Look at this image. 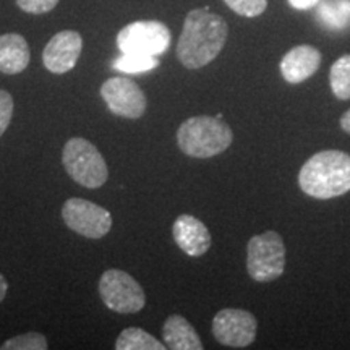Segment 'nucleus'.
Masks as SVG:
<instances>
[{"mask_svg":"<svg viewBox=\"0 0 350 350\" xmlns=\"http://www.w3.org/2000/svg\"><path fill=\"white\" fill-rule=\"evenodd\" d=\"M99 295L109 310L120 314L138 313L146 305L143 287L120 269H107L100 275Z\"/></svg>","mask_w":350,"mask_h":350,"instance_id":"obj_6","label":"nucleus"},{"mask_svg":"<svg viewBox=\"0 0 350 350\" xmlns=\"http://www.w3.org/2000/svg\"><path fill=\"white\" fill-rule=\"evenodd\" d=\"M286 269V245L278 232L253 235L247 245V271L256 282H273Z\"/></svg>","mask_w":350,"mask_h":350,"instance_id":"obj_5","label":"nucleus"},{"mask_svg":"<svg viewBox=\"0 0 350 350\" xmlns=\"http://www.w3.org/2000/svg\"><path fill=\"white\" fill-rule=\"evenodd\" d=\"M291 3L292 8L295 10H308V8L317 7L319 3V0H287Z\"/></svg>","mask_w":350,"mask_h":350,"instance_id":"obj_24","label":"nucleus"},{"mask_svg":"<svg viewBox=\"0 0 350 350\" xmlns=\"http://www.w3.org/2000/svg\"><path fill=\"white\" fill-rule=\"evenodd\" d=\"M299 185L305 195L331 200L350 191V156L339 150L319 151L300 169Z\"/></svg>","mask_w":350,"mask_h":350,"instance_id":"obj_2","label":"nucleus"},{"mask_svg":"<svg viewBox=\"0 0 350 350\" xmlns=\"http://www.w3.org/2000/svg\"><path fill=\"white\" fill-rule=\"evenodd\" d=\"M62 217L70 230L91 240L106 237L112 229V214L90 200L68 198L62 206Z\"/></svg>","mask_w":350,"mask_h":350,"instance_id":"obj_8","label":"nucleus"},{"mask_svg":"<svg viewBox=\"0 0 350 350\" xmlns=\"http://www.w3.org/2000/svg\"><path fill=\"white\" fill-rule=\"evenodd\" d=\"M100 96L109 111L124 119H139L146 112L148 100L143 90L125 77H113L104 81Z\"/></svg>","mask_w":350,"mask_h":350,"instance_id":"obj_10","label":"nucleus"},{"mask_svg":"<svg viewBox=\"0 0 350 350\" xmlns=\"http://www.w3.org/2000/svg\"><path fill=\"white\" fill-rule=\"evenodd\" d=\"M60 0H16L18 5L25 13L31 15H44V13L54 10Z\"/></svg>","mask_w":350,"mask_h":350,"instance_id":"obj_22","label":"nucleus"},{"mask_svg":"<svg viewBox=\"0 0 350 350\" xmlns=\"http://www.w3.org/2000/svg\"><path fill=\"white\" fill-rule=\"evenodd\" d=\"M163 339L167 349L172 350H203L198 332L182 314H170L163 326Z\"/></svg>","mask_w":350,"mask_h":350,"instance_id":"obj_15","label":"nucleus"},{"mask_svg":"<svg viewBox=\"0 0 350 350\" xmlns=\"http://www.w3.org/2000/svg\"><path fill=\"white\" fill-rule=\"evenodd\" d=\"M13 117V98L5 90H0V137L5 133Z\"/></svg>","mask_w":350,"mask_h":350,"instance_id":"obj_23","label":"nucleus"},{"mask_svg":"<svg viewBox=\"0 0 350 350\" xmlns=\"http://www.w3.org/2000/svg\"><path fill=\"white\" fill-rule=\"evenodd\" d=\"M49 347L46 336L41 332H26V334L15 336L0 345L2 350H46Z\"/></svg>","mask_w":350,"mask_h":350,"instance_id":"obj_20","label":"nucleus"},{"mask_svg":"<svg viewBox=\"0 0 350 350\" xmlns=\"http://www.w3.org/2000/svg\"><path fill=\"white\" fill-rule=\"evenodd\" d=\"M31 52L26 39L18 33L0 36V72L5 75H18L29 65Z\"/></svg>","mask_w":350,"mask_h":350,"instance_id":"obj_14","label":"nucleus"},{"mask_svg":"<svg viewBox=\"0 0 350 350\" xmlns=\"http://www.w3.org/2000/svg\"><path fill=\"white\" fill-rule=\"evenodd\" d=\"M318 20L332 31L350 26V0H319Z\"/></svg>","mask_w":350,"mask_h":350,"instance_id":"obj_16","label":"nucleus"},{"mask_svg":"<svg viewBox=\"0 0 350 350\" xmlns=\"http://www.w3.org/2000/svg\"><path fill=\"white\" fill-rule=\"evenodd\" d=\"M7 292H8V282L5 275L0 273V301H3V299H5Z\"/></svg>","mask_w":350,"mask_h":350,"instance_id":"obj_25","label":"nucleus"},{"mask_svg":"<svg viewBox=\"0 0 350 350\" xmlns=\"http://www.w3.org/2000/svg\"><path fill=\"white\" fill-rule=\"evenodd\" d=\"M117 350H165V344H161L154 336L142 327H126L116 340Z\"/></svg>","mask_w":350,"mask_h":350,"instance_id":"obj_17","label":"nucleus"},{"mask_svg":"<svg viewBox=\"0 0 350 350\" xmlns=\"http://www.w3.org/2000/svg\"><path fill=\"white\" fill-rule=\"evenodd\" d=\"M172 235L177 247L188 256H203L211 248V234L208 227L191 214H180L172 226Z\"/></svg>","mask_w":350,"mask_h":350,"instance_id":"obj_12","label":"nucleus"},{"mask_svg":"<svg viewBox=\"0 0 350 350\" xmlns=\"http://www.w3.org/2000/svg\"><path fill=\"white\" fill-rule=\"evenodd\" d=\"M229 26L222 16L208 8L188 12L177 44V59L188 70H198L211 64L224 49Z\"/></svg>","mask_w":350,"mask_h":350,"instance_id":"obj_1","label":"nucleus"},{"mask_svg":"<svg viewBox=\"0 0 350 350\" xmlns=\"http://www.w3.org/2000/svg\"><path fill=\"white\" fill-rule=\"evenodd\" d=\"M62 163L70 178L85 188H100L109 178V169L103 154L86 138L73 137L65 143Z\"/></svg>","mask_w":350,"mask_h":350,"instance_id":"obj_4","label":"nucleus"},{"mask_svg":"<svg viewBox=\"0 0 350 350\" xmlns=\"http://www.w3.org/2000/svg\"><path fill=\"white\" fill-rule=\"evenodd\" d=\"M83 49V39L80 33L72 29H64L57 33L42 51L44 67L55 75H64L77 67Z\"/></svg>","mask_w":350,"mask_h":350,"instance_id":"obj_11","label":"nucleus"},{"mask_svg":"<svg viewBox=\"0 0 350 350\" xmlns=\"http://www.w3.org/2000/svg\"><path fill=\"white\" fill-rule=\"evenodd\" d=\"M258 321L247 310L224 308L213 319V336L226 347L243 349L256 339Z\"/></svg>","mask_w":350,"mask_h":350,"instance_id":"obj_9","label":"nucleus"},{"mask_svg":"<svg viewBox=\"0 0 350 350\" xmlns=\"http://www.w3.org/2000/svg\"><path fill=\"white\" fill-rule=\"evenodd\" d=\"M117 46L122 54L157 57L169 49L170 29L156 20L133 21L117 34Z\"/></svg>","mask_w":350,"mask_h":350,"instance_id":"obj_7","label":"nucleus"},{"mask_svg":"<svg viewBox=\"0 0 350 350\" xmlns=\"http://www.w3.org/2000/svg\"><path fill=\"white\" fill-rule=\"evenodd\" d=\"M321 65V54L308 44L291 49L281 60L282 78L291 85H299L317 73Z\"/></svg>","mask_w":350,"mask_h":350,"instance_id":"obj_13","label":"nucleus"},{"mask_svg":"<svg viewBox=\"0 0 350 350\" xmlns=\"http://www.w3.org/2000/svg\"><path fill=\"white\" fill-rule=\"evenodd\" d=\"M339 124H340V129H342V130L345 131V133L350 135V109H349L347 112L344 113L342 117H340Z\"/></svg>","mask_w":350,"mask_h":350,"instance_id":"obj_26","label":"nucleus"},{"mask_svg":"<svg viewBox=\"0 0 350 350\" xmlns=\"http://www.w3.org/2000/svg\"><path fill=\"white\" fill-rule=\"evenodd\" d=\"M112 67L122 73H146L159 67V59L152 55H137V54H122Z\"/></svg>","mask_w":350,"mask_h":350,"instance_id":"obj_19","label":"nucleus"},{"mask_svg":"<svg viewBox=\"0 0 350 350\" xmlns=\"http://www.w3.org/2000/svg\"><path fill=\"white\" fill-rule=\"evenodd\" d=\"M232 142H234V133L221 117H191L177 130V144L180 151L196 159H208L221 154L230 146Z\"/></svg>","mask_w":350,"mask_h":350,"instance_id":"obj_3","label":"nucleus"},{"mask_svg":"<svg viewBox=\"0 0 350 350\" xmlns=\"http://www.w3.org/2000/svg\"><path fill=\"white\" fill-rule=\"evenodd\" d=\"M332 94L340 100L350 99V54L339 57L329 72Z\"/></svg>","mask_w":350,"mask_h":350,"instance_id":"obj_18","label":"nucleus"},{"mask_svg":"<svg viewBox=\"0 0 350 350\" xmlns=\"http://www.w3.org/2000/svg\"><path fill=\"white\" fill-rule=\"evenodd\" d=\"M227 7L234 10L240 16L255 18L260 16L268 7V0H224Z\"/></svg>","mask_w":350,"mask_h":350,"instance_id":"obj_21","label":"nucleus"}]
</instances>
